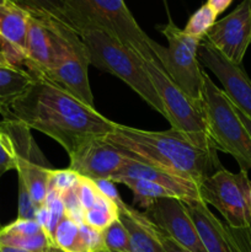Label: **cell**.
<instances>
[{
  "instance_id": "6da1fadb",
  "label": "cell",
  "mask_w": 251,
  "mask_h": 252,
  "mask_svg": "<svg viewBox=\"0 0 251 252\" xmlns=\"http://www.w3.org/2000/svg\"><path fill=\"white\" fill-rule=\"evenodd\" d=\"M4 120L17 121L29 129L43 133L58 142L68 155L89 140L105 138L117 126L95 106L41 76H33L31 85L12 103Z\"/></svg>"
},
{
  "instance_id": "7a4b0ae2",
  "label": "cell",
  "mask_w": 251,
  "mask_h": 252,
  "mask_svg": "<svg viewBox=\"0 0 251 252\" xmlns=\"http://www.w3.org/2000/svg\"><path fill=\"white\" fill-rule=\"evenodd\" d=\"M128 158L201 184L221 166L213 148H203L175 129L144 130L118 125L105 137Z\"/></svg>"
},
{
  "instance_id": "3957f363",
  "label": "cell",
  "mask_w": 251,
  "mask_h": 252,
  "mask_svg": "<svg viewBox=\"0 0 251 252\" xmlns=\"http://www.w3.org/2000/svg\"><path fill=\"white\" fill-rule=\"evenodd\" d=\"M74 30L94 27L115 37L143 61H155L153 39L138 25L125 0H63Z\"/></svg>"
},
{
  "instance_id": "277c9868",
  "label": "cell",
  "mask_w": 251,
  "mask_h": 252,
  "mask_svg": "<svg viewBox=\"0 0 251 252\" xmlns=\"http://www.w3.org/2000/svg\"><path fill=\"white\" fill-rule=\"evenodd\" d=\"M86 47L89 62L100 70L117 76L153 110L164 116L161 102L144 68V61L111 34L94 27L78 32Z\"/></svg>"
},
{
  "instance_id": "5b68a950",
  "label": "cell",
  "mask_w": 251,
  "mask_h": 252,
  "mask_svg": "<svg viewBox=\"0 0 251 252\" xmlns=\"http://www.w3.org/2000/svg\"><path fill=\"white\" fill-rule=\"evenodd\" d=\"M202 108L217 150L230 154L243 171L251 170V137L224 91L203 73Z\"/></svg>"
},
{
  "instance_id": "8992f818",
  "label": "cell",
  "mask_w": 251,
  "mask_h": 252,
  "mask_svg": "<svg viewBox=\"0 0 251 252\" xmlns=\"http://www.w3.org/2000/svg\"><path fill=\"white\" fill-rule=\"evenodd\" d=\"M159 31L167 39L169 46L164 47L153 39L150 49L157 64L189 97L202 103L204 71L198 61V48L202 41L185 33L172 20H169L164 26H159Z\"/></svg>"
},
{
  "instance_id": "52a82bcc",
  "label": "cell",
  "mask_w": 251,
  "mask_h": 252,
  "mask_svg": "<svg viewBox=\"0 0 251 252\" xmlns=\"http://www.w3.org/2000/svg\"><path fill=\"white\" fill-rule=\"evenodd\" d=\"M144 68L157 91L164 110V117L172 129L188 137L203 148H213L202 103L196 102L180 89L155 61H144Z\"/></svg>"
},
{
  "instance_id": "ba28073f",
  "label": "cell",
  "mask_w": 251,
  "mask_h": 252,
  "mask_svg": "<svg viewBox=\"0 0 251 252\" xmlns=\"http://www.w3.org/2000/svg\"><path fill=\"white\" fill-rule=\"evenodd\" d=\"M204 203L213 206L225 219L226 225L243 229L251 225V204L249 197L250 179L248 171L238 174L220 167L199 184Z\"/></svg>"
},
{
  "instance_id": "9c48e42d",
  "label": "cell",
  "mask_w": 251,
  "mask_h": 252,
  "mask_svg": "<svg viewBox=\"0 0 251 252\" xmlns=\"http://www.w3.org/2000/svg\"><path fill=\"white\" fill-rule=\"evenodd\" d=\"M76 33L71 27L58 22L30 16L24 65L33 76L52 69L65 56Z\"/></svg>"
},
{
  "instance_id": "30bf717a",
  "label": "cell",
  "mask_w": 251,
  "mask_h": 252,
  "mask_svg": "<svg viewBox=\"0 0 251 252\" xmlns=\"http://www.w3.org/2000/svg\"><path fill=\"white\" fill-rule=\"evenodd\" d=\"M7 121L16 145L17 180L27 187L34 204L39 209L44 207L48 196L52 167L32 138L31 129L17 121Z\"/></svg>"
},
{
  "instance_id": "8fae6325",
  "label": "cell",
  "mask_w": 251,
  "mask_h": 252,
  "mask_svg": "<svg viewBox=\"0 0 251 252\" xmlns=\"http://www.w3.org/2000/svg\"><path fill=\"white\" fill-rule=\"evenodd\" d=\"M198 61L218 79L229 101L251 120V80L241 65L229 61L204 38L199 44Z\"/></svg>"
},
{
  "instance_id": "7c38bea8",
  "label": "cell",
  "mask_w": 251,
  "mask_h": 252,
  "mask_svg": "<svg viewBox=\"0 0 251 252\" xmlns=\"http://www.w3.org/2000/svg\"><path fill=\"white\" fill-rule=\"evenodd\" d=\"M204 39L229 61L241 65L251 44V0H243L230 14L216 21Z\"/></svg>"
},
{
  "instance_id": "4fadbf2b",
  "label": "cell",
  "mask_w": 251,
  "mask_h": 252,
  "mask_svg": "<svg viewBox=\"0 0 251 252\" xmlns=\"http://www.w3.org/2000/svg\"><path fill=\"white\" fill-rule=\"evenodd\" d=\"M144 214L165 235L184 249L189 252H207L185 202L176 198L157 199L145 209Z\"/></svg>"
},
{
  "instance_id": "5bb4252c",
  "label": "cell",
  "mask_w": 251,
  "mask_h": 252,
  "mask_svg": "<svg viewBox=\"0 0 251 252\" xmlns=\"http://www.w3.org/2000/svg\"><path fill=\"white\" fill-rule=\"evenodd\" d=\"M89 65L90 62L86 47L79 33H76L62 61L38 76L68 91L83 102L94 106L93 91L89 83Z\"/></svg>"
},
{
  "instance_id": "9a60e30c",
  "label": "cell",
  "mask_w": 251,
  "mask_h": 252,
  "mask_svg": "<svg viewBox=\"0 0 251 252\" xmlns=\"http://www.w3.org/2000/svg\"><path fill=\"white\" fill-rule=\"evenodd\" d=\"M70 164L68 169L79 176L96 181L110 180L116 172L122 169L129 158L106 142L105 138H95L69 155Z\"/></svg>"
},
{
  "instance_id": "2e32d148",
  "label": "cell",
  "mask_w": 251,
  "mask_h": 252,
  "mask_svg": "<svg viewBox=\"0 0 251 252\" xmlns=\"http://www.w3.org/2000/svg\"><path fill=\"white\" fill-rule=\"evenodd\" d=\"M30 15L12 4L0 5V51L12 65H24Z\"/></svg>"
},
{
  "instance_id": "e0dca14e",
  "label": "cell",
  "mask_w": 251,
  "mask_h": 252,
  "mask_svg": "<svg viewBox=\"0 0 251 252\" xmlns=\"http://www.w3.org/2000/svg\"><path fill=\"white\" fill-rule=\"evenodd\" d=\"M185 204L207 252H243L230 228L221 223L204 202Z\"/></svg>"
},
{
  "instance_id": "ac0fdd59",
  "label": "cell",
  "mask_w": 251,
  "mask_h": 252,
  "mask_svg": "<svg viewBox=\"0 0 251 252\" xmlns=\"http://www.w3.org/2000/svg\"><path fill=\"white\" fill-rule=\"evenodd\" d=\"M125 180H143V181L161 184L164 186L171 187V189L184 192L189 198L191 203L203 202L201 198V193H199L198 184L189 181V180L174 176V175L169 174L164 170L150 166V165L137 161V160L130 159V158L123 165L122 169L111 177L110 181H112L113 184H121Z\"/></svg>"
},
{
  "instance_id": "d6986e66",
  "label": "cell",
  "mask_w": 251,
  "mask_h": 252,
  "mask_svg": "<svg viewBox=\"0 0 251 252\" xmlns=\"http://www.w3.org/2000/svg\"><path fill=\"white\" fill-rule=\"evenodd\" d=\"M0 245L14 246L31 252H63L51 234L36 220L16 219L0 229Z\"/></svg>"
},
{
  "instance_id": "ffe728a7",
  "label": "cell",
  "mask_w": 251,
  "mask_h": 252,
  "mask_svg": "<svg viewBox=\"0 0 251 252\" xmlns=\"http://www.w3.org/2000/svg\"><path fill=\"white\" fill-rule=\"evenodd\" d=\"M118 219L127 229L132 252H167L157 238V226L144 213L123 201L118 203Z\"/></svg>"
},
{
  "instance_id": "44dd1931",
  "label": "cell",
  "mask_w": 251,
  "mask_h": 252,
  "mask_svg": "<svg viewBox=\"0 0 251 252\" xmlns=\"http://www.w3.org/2000/svg\"><path fill=\"white\" fill-rule=\"evenodd\" d=\"M33 75L16 65L0 66V115H9L12 103L29 89Z\"/></svg>"
},
{
  "instance_id": "7402d4cb",
  "label": "cell",
  "mask_w": 251,
  "mask_h": 252,
  "mask_svg": "<svg viewBox=\"0 0 251 252\" xmlns=\"http://www.w3.org/2000/svg\"><path fill=\"white\" fill-rule=\"evenodd\" d=\"M121 184L126 185L133 192L134 203H137L138 206L143 207L145 209L153 202L161 198H176L185 202V203H191L189 198L184 192L171 189V187L164 186L161 184L143 181V180H125Z\"/></svg>"
},
{
  "instance_id": "603a6c76",
  "label": "cell",
  "mask_w": 251,
  "mask_h": 252,
  "mask_svg": "<svg viewBox=\"0 0 251 252\" xmlns=\"http://www.w3.org/2000/svg\"><path fill=\"white\" fill-rule=\"evenodd\" d=\"M52 236L54 244L63 252H89L85 239V224L78 223L66 214L57 224Z\"/></svg>"
},
{
  "instance_id": "cb8c5ba5",
  "label": "cell",
  "mask_w": 251,
  "mask_h": 252,
  "mask_svg": "<svg viewBox=\"0 0 251 252\" xmlns=\"http://www.w3.org/2000/svg\"><path fill=\"white\" fill-rule=\"evenodd\" d=\"M10 1L26 11L30 16L37 17L44 21L58 22L74 30L66 15L63 0H10Z\"/></svg>"
},
{
  "instance_id": "d4e9b609",
  "label": "cell",
  "mask_w": 251,
  "mask_h": 252,
  "mask_svg": "<svg viewBox=\"0 0 251 252\" xmlns=\"http://www.w3.org/2000/svg\"><path fill=\"white\" fill-rule=\"evenodd\" d=\"M120 217V207L102 193H98L95 204L84 213V224L102 233Z\"/></svg>"
},
{
  "instance_id": "484cf974",
  "label": "cell",
  "mask_w": 251,
  "mask_h": 252,
  "mask_svg": "<svg viewBox=\"0 0 251 252\" xmlns=\"http://www.w3.org/2000/svg\"><path fill=\"white\" fill-rule=\"evenodd\" d=\"M217 16V12L206 2L191 15L184 29L185 33L202 41L216 24Z\"/></svg>"
},
{
  "instance_id": "4316f807",
  "label": "cell",
  "mask_w": 251,
  "mask_h": 252,
  "mask_svg": "<svg viewBox=\"0 0 251 252\" xmlns=\"http://www.w3.org/2000/svg\"><path fill=\"white\" fill-rule=\"evenodd\" d=\"M10 170H16V145L10 122L0 121V179Z\"/></svg>"
},
{
  "instance_id": "83f0119b",
  "label": "cell",
  "mask_w": 251,
  "mask_h": 252,
  "mask_svg": "<svg viewBox=\"0 0 251 252\" xmlns=\"http://www.w3.org/2000/svg\"><path fill=\"white\" fill-rule=\"evenodd\" d=\"M101 234L105 248L102 252H132L129 235L120 219L113 221Z\"/></svg>"
},
{
  "instance_id": "f1b7e54d",
  "label": "cell",
  "mask_w": 251,
  "mask_h": 252,
  "mask_svg": "<svg viewBox=\"0 0 251 252\" xmlns=\"http://www.w3.org/2000/svg\"><path fill=\"white\" fill-rule=\"evenodd\" d=\"M81 176L70 169L65 170H51L49 175V189L57 192L58 194L64 193L68 189H73L80 182Z\"/></svg>"
},
{
  "instance_id": "f546056e",
  "label": "cell",
  "mask_w": 251,
  "mask_h": 252,
  "mask_svg": "<svg viewBox=\"0 0 251 252\" xmlns=\"http://www.w3.org/2000/svg\"><path fill=\"white\" fill-rule=\"evenodd\" d=\"M19 184V204H17V219H29L33 220L36 219V214L38 208L34 204L31 194H30L27 187L21 181Z\"/></svg>"
},
{
  "instance_id": "4dcf8cb0",
  "label": "cell",
  "mask_w": 251,
  "mask_h": 252,
  "mask_svg": "<svg viewBox=\"0 0 251 252\" xmlns=\"http://www.w3.org/2000/svg\"><path fill=\"white\" fill-rule=\"evenodd\" d=\"M98 193H100V191L97 189L96 185L94 184V181L85 179V177H81L78 186V194L84 213L95 204Z\"/></svg>"
},
{
  "instance_id": "1f68e13d",
  "label": "cell",
  "mask_w": 251,
  "mask_h": 252,
  "mask_svg": "<svg viewBox=\"0 0 251 252\" xmlns=\"http://www.w3.org/2000/svg\"><path fill=\"white\" fill-rule=\"evenodd\" d=\"M94 184L96 185L97 189L103 194V196L110 198L111 201L115 202L116 204H118L121 201H122L117 189L113 186L112 181H110V180H96V181H94Z\"/></svg>"
},
{
  "instance_id": "d6a6232c",
  "label": "cell",
  "mask_w": 251,
  "mask_h": 252,
  "mask_svg": "<svg viewBox=\"0 0 251 252\" xmlns=\"http://www.w3.org/2000/svg\"><path fill=\"white\" fill-rule=\"evenodd\" d=\"M157 238H159V240L161 241V244L164 245V248L166 249L167 252H189L188 250L182 248V246H180L177 243H175V241L172 240V239H170L169 236L165 235V234L162 233L157 226Z\"/></svg>"
},
{
  "instance_id": "836d02e7",
  "label": "cell",
  "mask_w": 251,
  "mask_h": 252,
  "mask_svg": "<svg viewBox=\"0 0 251 252\" xmlns=\"http://www.w3.org/2000/svg\"><path fill=\"white\" fill-rule=\"evenodd\" d=\"M231 2H233V0H207V4L217 12V15L225 11L230 6Z\"/></svg>"
},
{
  "instance_id": "e575fe53",
  "label": "cell",
  "mask_w": 251,
  "mask_h": 252,
  "mask_svg": "<svg viewBox=\"0 0 251 252\" xmlns=\"http://www.w3.org/2000/svg\"><path fill=\"white\" fill-rule=\"evenodd\" d=\"M234 107H235V106H234ZM235 110H236V113H238L239 118H240L241 122H243L244 127L246 128V130H248L249 134H250V137H251V120L248 117V116L244 115L243 112H240V111H239L236 107H235Z\"/></svg>"
},
{
  "instance_id": "d590c367",
  "label": "cell",
  "mask_w": 251,
  "mask_h": 252,
  "mask_svg": "<svg viewBox=\"0 0 251 252\" xmlns=\"http://www.w3.org/2000/svg\"><path fill=\"white\" fill-rule=\"evenodd\" d=\"M0 252H31L22 250V249L14 248V246H7V245H0Z\"/></svg>"
},
{
  "instance_id": "8d00e7d4",
  "label": "cell",
  "mask_w": 251,
  "mask_h": 252,
  "mask_svg": "<svg viewBox=\"0 0 251 252\" xmlns=\"http://www.w3.org/2000/svg\"><path fill=\"white\" fill-rule=\"evenodd\" d=\"M9 65H12V64L10 63L9 59L6 58V56L0 51V66H9Z\"/></svg>"
},
{
  "instance_id": "74e56055",
  "label": "cell",
  "mask_w": 251,
  "mask_h": 252,
  "mask_svg": "<svg viewBox=\"0 0 251 252\" xmlns=\"http://www.w3.org/2000/svg\"><path fill=\"white\" fill-rule=\"evenodd\" d=\"M7 2H10V0H0V5L7 4Z\"/></svg>"
},
{
  "instance_id": "f35d334b",
  "label": "cell",
  "mask_w": 251,
  "mask_h": 252,
  "mask_svg": "<svg viewBox=\"0 0 251 252\" xmlns=\"http://www.w3.org/2000/svg\"><path fill=\"white\" fill-rule=\"evenodd\" d=\"M249 197H250V204H251V181H250V189H249Z\"/></svg>"
},
{
  "instance_id": "ab89813d",
  "label": "cell",
  "mask_w": 251,
  "mask_h": 252,
  "mask_svg": "<svg viewBox=\"0 0 251 252\" xmlns=\"http://www.w3.org/2000/svg\"><path fill=\"white\" fill-rule=\"evenodd\" d=\"M0 229H1V226H0Z\"/></svg>"
}]
</instances>
